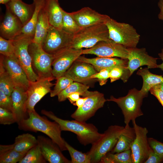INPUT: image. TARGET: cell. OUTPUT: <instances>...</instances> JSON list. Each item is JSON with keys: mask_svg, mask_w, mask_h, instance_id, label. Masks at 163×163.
I'll return each mask as SVG.
<instances>
[{"mask_svg": "<svg viewBox=\"0 0 163 163\" xmlns=\"http://www.w3.org/2000/svg\"><path fill=\"white\" fill-rule=\"evenodd\" d=\"M27 113L28 117L18 123L19 129L26 131L41 132L56 143L62 151L67 150L66 141L61 136L62 131L56 122L50 121L45 117L40 116L35 110Z\"/></svg>", "mask_w": 163, "mask_h": 163, "instance_id": "6da1fadb", "label": "cell"}, {"mask_svg": "<svg viewBox=\"0 0 163 163\" xmlns=\"http://www.w3.org/2000/svg\"><path fill=\"white\" fill-rule=\"evenodd\" d=\"M42 114L56 122L60 126L62 131H69L75 133L81 144L84 145H92L102 136L93 124L86 122L65 120L59 118L52 111L43 110Z\"/></svg>", "mask_w": 163, "mask_h": 163, "instance_id": "7a4b0ae2", "label": "cell"}, {"mask_svg": "<svg viewBox=\"0 0 163 163\" xmlns=\"http://www.w3.org/2000/svg\"><path fill=\"white\" fill-rule=\"evenodd\" d=\"M110 40L107 26L101 23L82 28L74 34L71 48H90L100 42Z\"/></svg>", "mask_w": 163, "mask_h": 163, "instance_id": "3957f363", "label": "cell"}, {"mask_svg": "<svg viewBox=\"0 0 163 163\" xmlns=\"http://www.w3.org/2000/svg\"><path fill=\"white\" fill-rule=\"evenodd\" d=\"M147 96L140 90L133 88L129 90L125 96L116 98L111 96L106 100L115 102L120 108L124 116V122L126 125L143 115L141 107L143 99Z\"/></svg>", "mask_w": 163, "mask_h": 163, "instance_id": "277c9868", "label": "cell"}, {"mask_svg": "<svg viewBox=\"0 0 163 163\" xmlns=\"http://www.w3.org/2000/svg\"><path fill=\"white\" fill-rule=\"evenodd\" d=\"M109 31V38L127 48L136 47L140 35L131 25L117 21L109 17L104 23Z\"/></svg>", "mask_w": 163, "mask_h": 163, "instance_id": "5b68a950", "label": "cell"}, {"mask_svg": "<svg viewBox=\"0 0 163 163\" xmlns=\"http://www.w3.org/2000/svg\"><path fill=\"white\" fill-rule=\"evenodd\" d=\"M124 127L117 125L110 126L101 137L91 145L90 150L87 152L90 157L91 163H100L101 159L111 152Z\"/></svg>", "mask_w": 163, "mask_h": 163, "instance_id": "8992f818", "label": "cell"}, {"mask_svg": "<svg viewBox=\"0 0 163 163\" xmlns=\"http://www.w3.org/2000/svg\"><path fill=\"white\" fill-rule=\"evenodd\" d=\"M28 50L32 59L34 71L39 78L55 79L52 73V63L54 56L45 52L42 46L32 42Z\"/></svg>", "mask_w": 163, "mask_h": 163, "instance_id": "52a82bcc", "label": "cell"}, {"mask_svg": "<svg viewBox=\"0 0 163 163\" xmlns=\"http://www.w3.org/2000/svg\"><path fill=\"white\" fill-rule=\"evenodd\" d=\"M73 35L62 29L50 26L42 48L48 53L55 55L71 48Z\"/></svg>", "mask_w": 163, "mask_h": 163, "instance_id": "ba28073f", "label": "cell"}, {"mask_svg": "<svg viewBox=\"0 0 163 163\" xmlns=\"http://www.w3.org/2000/svg\"><path fill=\"white\" fill-rule=\"evenodd\" d=\"M87 99L83 106L77 108L71 117L74 120L86 122L93 116L96 111L102 107L107 100L104 94L97 91H86L82 96Z\"/></svg>", "mask_w": 163, "mask_h": 163, "instance_id": "9c48e42d", "label": "cell"}, {"mask_svg": "<svg viewBox=\"0 0 163 163\" xmlns=\"http://www.w3.org/2000/svg\"><path fill=\"white\" fill-rule=\"evenodd\" d=\"M33 37L28 36H18L13 40L14 55L24 69L30 81H35L39 79L32 66V59L28 51L29 45Z\"/></svg>", "mask_w": 163, "mask_h": 163, "instance_id": "30bf717a", "label": "cell"}, {"mask_svg": "<svg viewBox=\"0 0 163 163\" xmlns=\"http://www.w3.org/2000/svg\"><path fill=\"white\" fill-rule=\"evenodd\" d=\"M132 122L136 134L130 148L133 163H144L153 150L148 141V130L138 125L135 120Z\"/></svg>", "mask_w": 163, "mask_h": 163, "instance_id": "8fae6325", "label": "cell"}, {"mask_svg": "<svg viewBox=\"0 0 163 163\" xmlns=\"http://www.w3.org/2000/svg\"><path fill=\"white\" fill-rule=\"evenodd\" d=\"M91 54L98 57H120L127 59L128 48L111 40L99 42L93 47L82 50V54Z\"/></svg>", "mask_w": 163, "mask_h": 163, "instance_id": "7c38bea8", "label": "cell"}, {"mask_svg": "<svg viewBox=\"0 0 163 163\" xmlns=\"http://www.w3.org/2000/svg\"><path fill=\"white\" fill-rule=\"evenodd\" d=\"M53 79L51 78H39L35 81H30L29 86L26 90L27 113L35 110L36 104L46 94L50 92L51 88L54 85L51 82Z\"/></svg>", "mask_w": 163, "mask_h": 163, "instance_id": "4fadbf2b", "label": "cell"}, {"mask_svg": "<svg viewBox=\"0 0 163 163\" xmlns=\"http://www.w3.org/2000/svg\"><path fill=\"white\" fill-rule=\"evenodd\" d=\"M0 62L3 65L15 86L28 88L30 81L14 54L9 56L0 55Z\"/></svg>", "mask_w": 163, "mask_h": 163, "instance_id": "5bb4252c", "label": "cell"}, {"mask_svg": "<svg viewBox=\"0 0 163 163\" xmlns=\"http://www.w3.org/2000/svg\"><path fill=\"white\" fill-rule=\"evenodd\" d=\"M82 49L69 48L54 55L52 73L55 79L64 75L72 64L82 54Z\"/></svg>", "mask_w": 163, "mask_h": 163, "instance_id": "9a60e30c", "label": "cell"}, {"mask_svg": "<svg viewBox=\"0 0 163 163\" xmlns=\"http://www.w3.org/2000/svg\"><path fill=\"white\" fill-rule=\"evenodd\" d=\"M128 54L127 68L131 75L140 67L147 66L148 69L157 68V58L150 56L144 48H128Z\"/></svg>", "mask_w": 163, "mask_h": 163, "instance_id": "2e32d148", "label": "cell"}, {"mask_svg": "<svg viewBox=\"0 0 163 163\" xmlns=\"http://www.w3.org/2000/svg\"><path fill=\"white\" fill-rule=\"evenodd\" d=\"M41 153L47 161L50 163H71L62 154L59 146L51 139L42 135L37 137Z\"/></svg>", "mask_w": 163, "mask_h": 163, "instance_id": "e0dca14e", "label": "cell"}, {"mask_svg": "<svg viewBox=\"0 0 163 163\" xmlns=\"http://www.w3.org/2000/svg\"><path fill=\"white\" fill-rule=\"evenodd\" d=\"M98 72L91 64L76 60L64 75L77 82L86 85L93 79L92 76Z\"/></svg>", "mask_w": 163, "mask_h": 163, "instance_id": "ac0fdd59", "label": "cell"}, {"mask_svg": "<svg viewBox=\"0 0 163 163\" xmlns=\"http://www.w3.org/2000/svg\"><path fill=\"white\" fill-rule=\"evenodd\" d=\"M23 26L18 18L6 7L5 14L0 26V36L13 40L19 35Z\"/></svg>", "mask_w": 163, "mask_h": 163, "instance_id": "d6986e66", "label": "cell"}, {"mask_svg": "<svg viewBox=\"0 0 163 163\" xmlns=\"http://www.w3.org/2000/svg\"><path fill=\"white\" fill-rule=\"evenodd\" d=\"M81 29L104 23L109 17L99 13L89 7H85L70 13Z\"/></svg>", "mask_w": 163, "mask_h": 163, "instance_id": "ffe728a7", "label": "cell"}, {"mask_svg": "<svg viewBox=\"0 0 163 163\" xmlns=\"http://www.w3.org/2000/svg\"><path fill=\"white\" fill-rule=\"evenodd\" d=\"M11 97L12 103V112L16 117L18 124L26 118L25 117L27 113L26 106L27 98L26 90L22 87L15 86Z\"/></svg>", "mask_w": 163, "mask_h": 163, "instance_id": "44dd1931", "label": "cell"}, {"mask_svg": "<svg viewBox=\"0 0 163 163\" xmlns=\"http://www.w3.org/2000/svg\"><path fill=\"white\" fill-rule=\"evenodd\" d=\"M76 60L89 63L92 65L97 72L107 68L116 67H127L128 59L115 57H98L88 58L80 56Z\"/></svg>", "mask_w": 163, "mask_h": 163, "instance_id": "7402d4cb", "label": "cell"}, {"mask_svg": "<svg viewBox=\"0 0 163 163\" xmlns=\"http://www.w3.org/2000/svg\"><path fill=\"white\" fill-rule=\"evenodd\" d=\"M5 5L18 18L24 26L31 19L35 8L33 2L27 4L22 0H11Z\"/></svg>", "mask_w": 163, "mask_h": 163, "instance_id": "603a6c76", "label": "cell"}, {"mask_svg": "<svg viewBox=\"0 0 163 163\" xmlns=\"http://www.w3.org/2000/svg\"><path fill=\"white\" fill-rule=\"evenodd\" d=\"M44 8L51 26L62 29L63 11L58 0H45Z\"/></svg>", "mask_w": 163, "mask_h": 163, "instance_id": "cb8c5ba5", "label": "cell"}, {"mask_svg": "<svg viewBox=\"0 0 163 163\" xmlns=\"http://www.w3.org/2000/svg\"><path fill=\"white\" fill-rule=\"evenodd\" d=\"M136 136L134 127L130 126L129 124L125 125L123 131L118 136L116 145L110 152L112 153H119L130 149Z\"/></svg>", "mask_w": 163, "mask_h": 163, "instance_id": "d4e9b609", "label": "cell"}, {"mask_svg": "<svg viewBox=\"0 0 163 163\" xmlns=\"http://www.w3.org/2000/svg\"><path fill=\"white\" fill-rule=\"evenodd\" d=\"M50 26L44 6L39 13L32 42L42 46Z\"/></svg>", "mask_w": 163, "mask_h": 163, "instance_id": "484cf974", "label": "cell"}, {"mask_svg": "<svg viewBox=\"0 0 163 163\" xmlns=\"http://www.w3.org/2000/svg\"><path fill=\"white\" fill-rule=\"evenodd\" d=\"M45 0H33L35 5L33 14L30 21L23 27L20 33L17 37L28 36L34 37L39 13L44 6Z\"/></svg>", "mask_w": 163, "mask_h": 163, "instance_id": "4316f807", "label": "cell"}, {"mask_svg": "<svg viewBox=\"0 0 163 163\" xmlns=\"http://www.w3.org/2000/svg\"><path fill=\"white\" fill-rule=\"evenodd\" d=\"M137 74L141 76L143 80L142 86L140 91L147 96L150 89L154 86L163 82V77L151 73L147 68H141Z\"/></svg>", "mask_w": 163, "mask_h": 163, "instance_id": "83f0119b", "label": "cell"}, {"mask_svg": "<svg viewBox=\"0 0 163 163\" xmlns=\"http://www.w3.org/2000/svg\"><path fill=\"white\" fill-rule=\"evenodd\" d=\"M27 152L21 153L15 151L13 148V144L0 145V163L18 162L24 157Z\"/></svg>", "mask_w": 163, "mask_h": 163, "instance_id": "f1b7e54d", "label": "cell"}, {"mask_svg": "<svg viewBox=\"0 0 163 163\" xmlns=\"http://www.w3.org/2000/svg\"><path fill=\"white\" fill-rule=\"evenodd\" d=\"M37 144V139L33 135L24 133L16 137L13 148L18 152L25 153Z\"/></svg>", "mask_w": 163, "mask_h": 163, "instance_id": "f546056e", "label": "cell"}, {"mask_svg": "<svg viewBox=\"0 0 163 163\" xmlns=\"http://www.w3.org/2000/svg\"><path fill=\"white\" fill-rule=\"evenodd\" d=\"M100 163H133L131 149L119 153L109 152L101 159Z\"/></svg>", "mask_w": 163, "mask_h": 163, "instance_id": "4dcf8cb0", "label": "cell"}, {"mask_svg": "<svg viewBox=\"0 0 163 163\" xmlns=\"http://www.w3.org/2000/svg\"><path fill=\"white\" fill-rule=\"evenodd\" d=\"M38 144L29 149L19 163H46Z\"/></svg>", "mask_w": 163, "mask_h": 163, "instance_id": "1f68e13d", "label": "cell"}, {"mask_svg": "<svg viewBox=\"0 0 163 163\" xmlns=\"http://www.w3.org/2000/svg\"><path fill=\"white\" fill-rule=\"evenodd\" d=\"M15 86L11 78L0 62V90L7 95L11 96Z\"/></svg>", "mask_w": 163, "mask_h": 163, "instance_id": "d6a6232c", "label": "cell"}, {"mask_svg": "<svg viewBox=\"0 0 163 163\" xmlns=\"http://www.w3.org/2000/svg\"><path fill=\"white\" fill-rule=\"evenodd\" d=\"M89 88V86L86 85L74 82L57 95L58 101L59 102L65 101L69 94L75 92L81 93L82 96Z\"/></svg>", "mask_w": 163, "mask_h": 163, "instance_id": "836d02e7", "label": "cell"}, {"mask_svg": "<svg viewBox=\"0 0 163 163\" xmlns=\"http://www.w3.org/2000/svg\"><path fill=\"white\" fill-rule=\"evenodd\" d=\"M62 29L73 35L81 29L70 13L67 12L63 10Z\"/></svg>", "mask_w": 163, "mask_h": 163, "instance_id": "e575fe53", "label": "cell"}, {"mask_svg": "<svg viewBox=\"0 0 163 163\" xmlns=\"http://www.w3.org/2000/svg\"><path fill=\"white\" fill-rule=\"evenodd\" d=\"M65 145L71 158V163H91V158L87 153L75 149L65 141Z\"/></svg>", "mask_w": 163, "mask_h": 163, "instance_id": "d590c367", "label": "cell"}, {"mask_svg": "<svg viewBox=\"0 0 163 163\" xmlns=\"http://www.w3.org/2000/svg\"><path fill=\"white\" fill-rule=\"evenodd\" d=\"M130 76V72L127 67H116L113 68L109 73L111 82L120 79H121L123 82H126Z\"/></svg>", "mask_w": 163, "mask_h": 163, "instance_id": "8d00e7d4", "label": "cell"}, {"mask_svg": "<svg viewBox=\"0 0 163 163\" xmlns=\"http://www.w3.org/2000/svg\"><path fill=\"white\" fill-rule=\"evenodd\" d=\"M56 80L53 89L50 92L51 97L57 95L74 82L72 79L64 75L58 78Z\"/></svg>", "mask_w": 163, "mask_h": 163, "instance_id": "74e56055", "label": "cell"}, {"mask_svg": "<svg viewBox=\"0 0 163 163\" xmlns=\"http://www.w3.org/2000/svg\"><path fill=\"white\" fill-rule=\"evenodd\" d=\"M0 53L5 56L14 54L13 40H7L0 37Z\"/></svg>", "mask_w": 163, "mask_h": 163, "instance_id": "f35d334b", "label": "cell"}, {"mask_svg": "<svg viewBox=\"0 0 163 163\" xmlns=\"http://www.w3.org/2000/svg\"><path fill=\"white\" fill-rule=\"evenodd\" d=\"M17 123L16 117L11 111L0 107V124L10 125Z\"/></svg>", "mask_w": 163, "mask_h": 163, "instance_id": "ab89813d", "label": "cell"}, {"mask_svg": "<svg viewBox=\"0 0 163 163\" xmlns=\"http://www.w3.org/2000/svg\"><path fill=\"white\" fill-rule=\"evenodd\" d=\"M112 68L103 69L93 75L91 78H97L100 85L101 86L104 85L106 84L108 78H109L110 72Z\"/></svg>", "mask_w": 163, "mask_h": 163, "instance_id": "60d3db41", "label": "cell"}, {"mask_svg": "<svg viewBox=\"0 0 163 163\" xmlns=\"http://www.w3.org/2000/svg\"><path fill=\"white\" fill-rule=\"evenodd\" d=\"M0 107L12 112V103L11 96L7 95L1 90Z\"/></svg>", "mask_w": 163, "mask_h": 163, "instance_id": "b9f144b4", "label": "cell"}, {"mask_svg": "<svg viewBox=\"0 0 163 163\" xmlns=\"http://www.w3.org/2000/svg\"><path fill=\"white\" fill-rule=\"evenodd\" d=\"M149 144L156 154L163 157V143L152 138H148Z\"/></svg>", "mask_w": 163, "mask_h": 163, "instance_id": "7bdbcfd3", "label": "cell"}, {"mask_svg": "<svg viewBox=\"0 0 163 163\" xmlns=\"http://www.w3.org/2000/svg\"><path fill=\"white\" fill-rule=\"evenodd\" d=\"M149 91L156 97L163 107V91L161 88L160 84L153 86L150 89Z\"/></svg>", "mask_w": 163, "mask_h": 163, "instance_id": "ee69618b", "label": "cell"}, {"mask_svg": "<svg viewBox=\"0 0 163 163\" xmlns=\"http://www.w3.org/2000/svg\"><path fill=\"white\" fill-rule=\"evenodd\" d=\"M163 161V157L158 155L152 150L144 163H159Z\"/></svg>", "mask_w": 163, "mask_h": 163, "instance_id": "f6af8a7d", "label": "cell"}, {"mask_svg": "<svg viewBox=\"0 0 163 163\" xmlns=\"http://www.w3.org/2000/svg\"><path fill=\"white\" fill-rule=\"evenodd\" d=\"M81 94L78 92H73L69 94L68 97L67 99L70 102L74 104L75 102L80 97Z\"/></svg>", "mask_w": 163, "mask_h": 163, "instance_id": "bcb514c9", "label": "cell"}, {"mask_svg": "<svg viewBox=\"0 0 163 163\" xmlns=\"http://www.w3.org/2000/svg\"><path fill=\"white\" fill-rule=\"evenodd\" d=\"M158 6L160 9V12L158 16L159 19L163 21V0H159Z\"/></svg>", "mask_w": 163, "mask_h": 163, "instance_id": "7dc6e473", "label": "cell"}, {"mask_svg": "<svg viewBox=\"0 0 163 163\" xmlns=\"http://www.w3.org/2000/svg\"><path fill=\"white\" fill-rule=\"evenodd\" d=\"M87 97H80L75 103L74 105L76 106L78 108L81 107L85 101L86 100Z\"/></svg>", "mask_w": 163, "mask_h": 163, "instance_id": "c3c4849f", "label": "cell"}, {"mask_svg": "<svg viewBox=\"0 0 163 163\" xmlns=\"http://www.w3.org/2000/svg\"><path fill=\"white\" fill-rule=\"evenodd\" d=\"M158 56L162 60V63L160 65H158L157 68H159L163 71V48L161 49V53L158 54Z\"/></svg>", "mask_w": 163, "mask_h": 163, "instance_id": "681fc988", "label": "cell"}, {"mask_svg": "<svg viewBox=\"0 0 163 163\" xmlns=\"http://www.w3.org/2000/svg\"><path fill=\"white\" fill-rule=\"evenodd\" d=\"M11 0H0V3L2 4L5 5Z\"/></svg>", "mask_w": 163, "mask_h": 163, "instance_id": "f907efd6", "label": "cell"}]
</instances>
